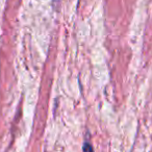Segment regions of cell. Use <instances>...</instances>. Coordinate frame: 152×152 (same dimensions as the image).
Listing matches in <instances>:
<instances>
[{
	"label": "cell",
	"instance_id": "cell-1",
	"mask_svg": "<svg viewBox=\"0 0 152 152\" xmlns=\"http://www.w3.org/2000/svg\"><path fill=\"white\" fill-rule=\"evenodd\" d=\"M83 152H93V150H92V147L90 144L86 143L85 146H83Z\"/></svg>",
	"mask_w": 152,
	"mask_h": 152
}]
</instances>
